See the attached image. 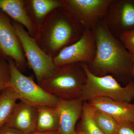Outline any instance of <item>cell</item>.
Segmentation results:
<instances>
[{"label":"cell","mask_w":134,"mask_h":134,"mask_svg":"<svg viewBox=\"0 0 134 134\" xmlns=\"http://www.w3.org/2000/svg\"><path fill=\"white\" fill-rule=\"evenodd\" d=\"M95 36V57L88 65L92 73L98 76L113 75L127 77L133 74V57L108 29L104 20L92 30Z\"/></svg>","instance_id":"1"},{"label":"cell","mask_w":134,"mask_h":134,"mask_svg":"<svg viewBox=\"0 0 134 134\" xmlns=\"http://www.w3.org/2000/svg\"><path fill=\"white\" fill-rule=\"evenodd\" d=\"M83 28L69 12L59 8L47 16L34 39L41 50L53 59L63 48L81 38Z\"/></svg>","instance_id":"2"},{"label":"cell","mask_w":134,"mask_h":134,"mask_svg":"<svg viewBox=\"0 0 134 134\" xmlns=\"http://www.w3.org/2000/svg\"><path fill=\"white\" fill-rule=\"evenodd\" d=\"M86 80L79 99L89 101L96 98H105L128 103L134 99V81L131 80L122 86L111 75L98 76L92 73L88 65L82 63Z\"/></svg>","instance_id":"3"},{"label":"cell","mask_w":134,"mask_h":134,"mask_svg":"<svg viewBox=\"0 0 134 134\" xmlns=\"http://www.w3.org/2000/svg\"><path fill=\"white\" fill-rule=\"evenodd\" d=\"M86 80L82 63H74L57 67L54 74L40 85L59 99L73 100L79 98Z\"/></svg>","instance_id":"4"},{"label":"cell","mask_w":134,"mask_h":134,"mask_svg":"<svg viewBox=\"0 0 134 134\" xmlns=\"http://www.w3.org/2000/svg\"><path fill=\"white\" fill-rule=\"evenodd\" d=\"M7 58L10 69L9 86L17 94L19 100L35 106H44L55 108L59 99L48 93L36 83L33 76L24 75L17 68L12 59L9 57Z\"/></svg>","instance_id":"5"},{"label":"cell","mask_w":134,"mask_h":134,"mask_svg":"<svg viewBox=\"0 0 134 134\" xmlns=\"http://www.w3.org/2000/svg\"><path fill=\"white\" fill-rule=\"evenodd\" d=\"M12 23L21 45L28 66L32 70L37 83L40 85L55 72L57 67L53 58L41 50L23 25L12 20Z\"/></svg>","instance_id":"6"},{"label":"cell","mask_w":134,"mask_h":134,"mask_svg":"<svg viewBox=\"0 0 134 134\" xmlns=\"http://www.w3.org/2000/svg\"><path fill=\"white\" fill-rule=\"evenodd\" d=\"M63 8L85 29L94 30L105 16L113 0H63Z\"/></svg>","instance_id":"7"},{"label":"cell","mask_w":134,"mask_h":134,"mask_svg":"<svg viewBox=\"0 0 134 134\" xmlns=\"http://www.w3.org/2000/svg\"><path fill=\"white\" fill-rule=\"evenodd\" d=\"M96 43L93 31L85 29L80 38L62 49L53 59L56 67L74 63L88 65L95 57Z\"/></svg>","instance_id":"8"},{"label":"cell","mask_w":134,"mask_h":134,"mask_svg":"<svg viewBox=\"0 0 134 134\" xmlns=\"http://www.w3.org/2000/svg\"><path fill=\"white\" fill-rule=\"evenodd\" d=\"M0 52L6 57L12 59L21 72L26 70L28 64L12 19L1 9Z\"/></svg>","instance_id":"9"},{"label":"cell","mask_w":134,"mask_h":134,"mask_svg":"<svg viewBox=\"0 0 134 134\" xmlns=\"http://www.w3.org/2000/svg\"><path fill=\"white\" fill-rule=\"evenodd\" d=\"M104 20L112 33H119L134 29V1L113 0Z\"/></svg>","instance_id":"10"},{"label":"cell","mask_w":134,"mask_h":134,"mask_svg":"<svg viewBox=\"0 0 134 134\" xmlns=\"http://www.w3.org/2000/svg\"><path fill=\"white\" fill-rule=\"evenodd\" d=\"M84 101L79 99L64 100L59 99L56 108L59 119L60 134H75L76 125L81 118Z\"/></svg>","instance_id":"11"},{"label":"cell","mask_w":134,"mask_h":134,"mask_svg":"<svg viewBox=\"0 0 134 134\" xmlns=\"http://www.w3.org/2000/svg\"><path fill=\"white\" fill-rule=\"evenodd\" d=\"M37 117V106L20 100L16 104L7 124L24 134H31L36 131Z\"/></svg>","instance_id":"12"},{"label":"cell","mask_w":134,"mask_h":134,"mask_svg":"<svg viewBox=\"0 0 134 134\" xmlns=\"http://www.w3.org/2000/svg\"><path fill=\"white\" fill-rule=\"evenodd\" d=\"M88 102L95 109L110 115L118 123L129 122L134 125V112L131 103L105 98L93 99Z\"/></svg>","instance_id":"13"},{"label":"cell","mask_w":134,"mask_h":134,"mask_svg":"<svg viewBox=\"0 0 134 134\" xmlns=\"http://www.w3.org/2000/svg\"><path fill=\"white\" fill-rule=\"evenodd\" d=\"M0 9L13 21L23 25L30 36L35 38L38 28L31 22L26 13L24 0H0Z\"/></svg>","instance_id":"14"},{"label":"cell","mask_w":134,"mask_h":134,"mask_svg":"<svg viewBox=\"0 0 134 134\" xmlns=\"http://www.w3.org/2000/svg\"><path fill=\"white\" fill-rule=\"evenodd\" d=\"M26 13L38 29L50 12L63 6V0H24Z\"/></svg>","instance_id":"15"},{"label":"cell","mask_w":134,"mask_h":134,"mask_svg":"<svg viewBox=\"0 0 134 134\" xmlns=\"http://www.w3.org/2000/svg\"><path fill=\"white\" fill-rule=\"evenodd\" d=\"M36 131L49 132L59 129V119L56 108L49 107L37 106Z\"/></svg>","instance_id":"16"},{"label":"cell","mask_w":134,"mask_h":134,"mask_svg":"<svg viewBox=\"0 0 134 134\" xmlns=\"http://www.w3.org/2000/svg\"><path fill=\"white\" fill-rule=\"evenodd\" d=\"M18 100L17 94L10 86L0 94V128L7 124Z\"/></svg>","instance_id":"17"},{"label":"cell","mask_w":134,"mask_h":134,"mask_svg":"<svg viewBox=\"0 0 134 134\" xmlns=\"http://www.w3.org/2000/svg\"><path fill=\"white\" fill-rule=\"evenodd\" d=\"M94 108L88 102L84 101L81 125L79 128L86 134H105L94 120Z\"/></svg>","instance_id":"18"},{"label":"cell","mask_w":134,"mask_h":134,"mask_svg":"<svg viewBox=\"0 0 134 134\" xmlns=\"http://www.w3.org/2000/svg\"><path fill=\"white\" fill-rule=\"evenodd\" d=\"M93 118L99 128L104 133H115L118 124L110 115L94 108Z\"/></svg>","instance_id":"19"},{"label":"cell","mask_w":134,"mask_h":134,"mask_svg":"<svg viewBox=\"0 0 134 134\" xmlns=\"http://www.w3.org/2000/svg\"><path fill=\"white\" fill-rule=\"evenodd\" d=\"M10 72L7 57L0 52V94L9 86Z\"/></svg>","instance_id":"20"},{"label":"cell","mask_w":134,"mask_h":134,"mask_svg":"<svg viewBox=\"0 0 134 134\" xmlns=\"http://www.w3.org/2000/svg\"><path fill=\"white\" fill-rule=\"evenodd\" d=\"M119 38L126 49L134 55V29L121 34Z\"/></svg>","instance_id":"21"},{"label":"cell","mask_w":134,"mask_h":134,"mask_svg":"<svg viewBox=\"0 0 134 134\" xmlns=\"http://www.w3.org/2000/svg\"><path fill=\"white\" fill-rule=\"evenodd\" d=\"M114 134H134V125L129 122L118 123Z\"/></svg>","instance_id":"22"},{"label":"cell","mask_w":134,"mask_h":134,"mask_svg":"<svg viewBox=\"0 0 134 134\" xmlns=\"http://www.w3.org/2000/svg\"><path fill=\"white\" fill-rule=\"evenodd\" d=\"M0 134H24L18 130L6 124L0 128Z\"/></svg>","instance_id":"23"},{"label":"cell","mask_w":134,"mask_h":134,"mask_svg":"<svg viewBox=\"0 0 134 134\" xmlns=\"http://www.w3.org/2000/svg\"><path fill=\"white\" fill-rule=\"evenodd\" d=\"M31 134H60L59 130L49 132H40L36 131Z\"/></svg>","instance_id":"24"},{"label":"cell","mask_w":134,"mask_h":134,"mask_svg":"<svg viewBox=\"0 0 134 134\" xmlns=\"http://www.w3.org/2000/svg\"><path fill=\"white\" fill-rule=\"evenodd\" d=\"M75 134H86L83 132L80 129L78 128L77 129H76L75 133Z\"/></svg>","instance_id":"25"},{"label":"cell","mask_w":134,"mask_h":134,"mask_svg":"<svg viewBox=\"0 0 134 134\" xmlns=\"http://www.w3.org/2000/svg\"><path fill=\"white\" fill-rule=\"evenodd\" d=\"M132 104V108H133L134 112V104Z\"/></svg>","instance_id":"26"},{"label":"cell","mask_w":134,"mask_h":134,"mask_svg":"<svg viewBox=\"0 0 134 134\" xmlns=\"http://www.w3.org/2000/svg\"><path fill=\"white\" fill-rule=\"evenodd\" d=\"M133 74L134 75V68H133Z\"/></svg>","instance_id":"27"},{"label":"cell","mask_w":134,"mask_h":134,"mask_svg":"<svg viewBox=\"0 0 134 134\" xmlns=\"http://www.w3.org/2000/svg\"><path fill=\"white\" fill-rule=\"evenodd\" d=\"M133 55V59H134V55Z\"/></svg>","instance_id":"28"}]
</instances>
